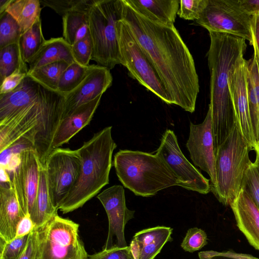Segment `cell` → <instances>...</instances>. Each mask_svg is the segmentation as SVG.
Returning a JSON list of instances; mask_svg holds the SVG:
<instances>
[{
    "instance_id": "cell-3",
    "label": "cell",
    "mask_w": 259,
    "mask_h": 259,
    "mask_svg": "<svg viewBox=\"0 0 259 259\" xmlns=\"http://www.w3.org/2000/svg\"><path fill=\"white\" fill-rule=\"evenodd\" d=\"M112 126L95 133L77 150L81 161L79 178L59 209L67 213L81 207L109 183L112 154L117 145Z\"/></svg>"
},
{
    "instance_id": "cell-18",
    "label": "cell",
    "mask_w": 259,
    "mask_h": 259,
    "mask_svg": "<svg viewBox=\"0 0 259 259\" xmlns=\"http://www.w3.org/2000/svg\"><path fill=\"white\" fill-rule=\"evenodd\" d=\"M230 206L238 228L249 244L259 250V208L242 188Z\"/></svg>"
},
{
    "instance_id": "cell-28",
    "label": "cell",
    "mask_w": 259,
    "mask_h": 259,
    "mask_svg": "<svg viewBox=\"0 0 259 259\" xmlns=\"http://www.w3.org/2000/svg\"><path fill=\"white\" fill-rule=\"evenodd\" d=\"M70 65L65 61L56 62L28 72L27 75L46 88L57 92L61 76Z\"/></svg>"
},
{
    "instance_id": "cell-4",
    "label": "cell",
    "mask_w": 259,
    "mask_h": 259,
    "mask_svg": "<svg viewBox=\"0 0 259 259\" xmlns=\"http://www.w3.org/2000/svg\"><path fill=\"white\" fill-rule=\"evenodd\" d=\"M113 164L123 186L137 196L150 197L178 186L177 178L156 154L120 150L114 156Z\"/></svg>"
},
{
    "instance_id": "cell-9",
    "label": "cell",
    "mask_w": 259,
    "mask_h": 259,
    "mask_svg": "<svg viewBox=\"0 0 259 259\" xmlns=\"http://www.w3.org/2000/svg\"><path fill=\"white\" fill-rule=\"evenodd\" d=\"M121 63L128 75L167 104H173L154 66L122 20L118 24Z\"/></svg>"
},
{
    "instance_id": "cell-43",
    "label": "cell",
    "mask_w": 259,
    "mask_h": 259,
    "mask_svg": "<svg viewBox=\"0 0 259 259\" xmlns=\"http://www.w3.org/2000/svg\"><path fill=\"white\" fill-rule=\"evenodd\" d=\"M250 30L251 42L250 45L253 46V53L259 62V13L252 15Z\"/></svg>"
},
{
    "instance_id": "cell-26",
    "label": "cell",
    "mask_w": 259,
    "mask_h": 259,
    "mask_svg": "<svg viewBox=\"0 0 259 259\" xmlns=\"http://www.w3.org/2000/svg\"><path fill=\"white\" fill-rule=\"evenodd\" d=\"M88 13L72 12L62 17L63 37L72 46L89 32Z\"/></svg>"
},
{
    "instance_id": "cell-40",
    "label": "cell",
    "mask_w": 259,
    "mask_h": 259,
    "mask_svg": "<svg viewBox=\"0 0 259 259\" xmlns=\"http://www.w3.org/2000/svg\"><path fill=\"white\" fill-rule=\"evenodd\" d=\"M172 240L171 235L167 236L141 247L133 252L135 259H154L164 245Z\"/></svg>"
},
{
    "instance_id": "cell-7",
    "label": "cell",
    "mask_w": 259,
    "mask_h": 259,
    "mask_svg": "<svg viewBox=\"0 0 259 259\" xmlns=\"http://www.w3.org/2000/svg\"><path fill=\"white\" fill-rule=\"evenodd\" d=\"M65 96L41 84L34 98L5 120L0 121V152L24 139L32 144V135L39 122L64 104Z\"/></svg>"
},
{
    "instance_id": "cell-6",
    "label": "cell",
    "mask_w": 259,
    "mask_h": 259,
    "mask_svg": "<svg viewBox=\"0 0 259 259\" xmlns=\"http://www.w3.org/2000/svg\"><path fill=\"white\" fill-rule=\"evenodd\" d=\"M123 9V0H95L88 14L92 60L109 70L121 63L118 24Z\"/></svg>"
},
{
    "instance_id": "cell-39",
    "label": "cell",
    "mask_w": 259,
    "mask_h": 259,
    "mask_svg": "<svg viewBox=\"0 0 259 259\" xmlns=\"http://www.w3.org/2000/svg\"><path fill=\"white\" fill-rule=\"evenodd\" d=\"M88 259H135L130 246L113 247L89 255Z\"/></svg>"
},
{
    "instance_id": "cell-24",
    "label": "cell",
    "mask_w": 259,
    "mask_h": 259,
    "mask_svg": "<svg viewBox=\"0 0 259 259\" xmlns=\"http://www.w3.org/2000/svg\"><path fill=\"white\" fill-rule=\"evenodd\" d=\"M247 79L250 116L257 144L259 142V62L254 53L247 61Z\"/></svg>"
},
{
    "instance_id": "cell-19",
    "label": "cell",
    "mask_w": 259,
    "mask_h": 259,
    "mask_svg": "<svg viewBox=\"0 0 259 259\" xmlns=\"http://www.w3.org/2000/svg\"><path fill=\"white\" fill-rule=\"evenodd\" d=\"M11 183L0 185V241L10 242L16 238L18 225L25 216Z\"/></svg>"
},
{
    "instance_id": "cell-41",
    "label": "cell",
    "mask_w": 259,
    "mask_h": 259,
    "mask_svg": "<svg viewBox=\"0 0 259 259\" xmlns=\"http://www.w3.org/2000/svg\"><path fill=\"white\" fill-rule=\"evenodd\" d=\"M200 259H259L251 254L237 253L232 250H207L198 253Z\"/></svg>"
},
{
    "instance_id": "cell-23",
    "label": "cell",
    "mask_w": 259,
    "mask_h": 259,
    "mask_svg": "<svg viewBox=\"0 0 259 259\" xmlns=\"http://www.w3.org/2000/svg\"><path fill=\"white\" fill-rule=\"evenodd\" d=\"M58 210L53 205L50 197L46 167L41 164L38 191L34 206L30 213L35 228H39L58 214Z\"/></svg>"
},
{
    "instance_id": "cell-35",
    "label": "cell",
    "mask_w": 259,
    "mask_h": 259,
    "mask_svg": "<svg viewBox=\"0 0 259 259\" xmlns=\"http://www.w3.org/2000/svg\"><path fill=\"white\" fill-rule=\"evenodd\" d=\"M75 62L83 66H89L93 55V46L89 32L82 39L71 46Z\"/></svg>"
},
{
    "instance_id": "cell-37",
    "label": "cell",
    "mask_w": 259,
    "mask_h": 259,
    "mask_svg": "<svg viewBox=\"0 0 259 259\" xmlns=\"http://www.w3.org/2000/svg\"><path fill=\"white\" fill-rule=\"evenodd\" d=\"M207 244V236L205 232L197 227L189 229L181 244L185 251L193 252L199 250Z\"/></svg>"
},
{
    "instance_id": "cell-31",
    "label": "cell",
    "mask_w": 259,
    "mask_h": 259,
    "mask_svg": "<svg viewBox=\"0 0 259 259\" xmlns=\"http://www.w3.org/2000/svg\"><path fill=\"white\" fill-rule=\"evenodd\" d=\"M22 31L15 19L6 11L0 14V49L19 44Z\"/></svg>"
},
{
    "instance_id": "cell-5",
    "label": "cell",
    "mask_w": 259,
    "mask_h": 259,
    "mask_svg": "<svg viewBox=\"0 0 259 259\" xmlns=\"http://www.w3.org/2000/svg\"><path fill=\"white\" fill-rule=\"evenodd\" d=\"M250 150L237 120L215 152L217 185L211 191L225 205H230L241 189L245 172L252 162L249 156Z\"/></svg>"
},
{
    "instance_id": "cell-32",
    "label": "cell",
    "mask_w": 259,
    "mask_h": 259,
    "mask_svg": "<svg viewBox=\"0 0 259 259\" xmlns=\"http://www.w3.org/2000/svg\"><path fill=\"white\" fill-rule=\"evenodd\" d=\"M41 5L48 7L63 17L72 12L88 13L95 0H39Z\"/></svg>"
},
{
    "instance_id": "cell-16",
    "label": "cell",
    "mask_w": 259,
    "mask_h": 259,
    "mask_svg": "<svg viewBox=\"0 0 259 259\" xmlns=\"http://www.w3.org/2000/svg\"><path fill=\"white\" fill-rule=\"evenodd\" d=\"M247 61L242 58L230 71L228 85L241 133L251 150L257 147L251 125L247 93Z\"/></svg>"
},
{
    "instance_id": "cell-22",
    "label": "cell",
    "mask_w": 259,
    "mask_h": 259,
    "mask_svg": "<svg viewBox=\"0 0 259 259\" xmlns=\"http://www.w3.org/2000/svg\"><path fill=\"white\" fill-rule=\"evenodd\" d=\"M59 61L69 64L75 62L71 46L63 37L51 38L46 40L38 52L28 62V72Z\"/></svg>"
},
{
    "instance_id": "cell-30",
    "label": "cell",
    "mask_w": 259,
    "mask_h": 259,
    "mask_svg": "<svg viewBox=\"0 0 259 259\" xmlns=\"http://www.w3.org/2000/svg\"><path fill=\"white\" fill-rule=\"evenodd\" d=\"M89 66H83L76 62L70 64L61 76L57 92L65 96L73 91L85 78Z\"/></svg>"
},
{
    "instance_id": "cell-1",
    "label": "cell",
    "mask_w": 259,
    "mask_h": 259,
    "mask_svg": "<svg viewBox=\"0 0 259 259\" xmlns=\"http://www.w3.org/2000/svg\"><path fill=\"white\" fill-rule=\"evenodd\" d=\"M122 20L154 66L172 103L193 113L199 92L194 59L174 25L154 22L123 0Z\"/></svg>"
},
{
    "instance_id": "cell-20",
    "label": "cell",
    "mask_w": 259,
    "mask_h": 259,
    "mask_svg": "<svg viewBox=\"0 0 259 259\" xmlns=\"http://www.w3.org/2000/svg\"><path fill=\"white\" fill-rule=\"evenodd\" d=\"M102 95L82 104L61 121L52 142V149L60 148L88 125L100 103Z\"/></svg>"
},
{
    "instance_id": "cell-14",
    "label": "cell",
    "mask_w": 259,
    "mask_h": 259,
    "mask_svg": "<svg viewBox=\"0 0 259 259\" xmlns=\"http://www.w3.org/2000/svg\"><path fill=\"white\" fill-rule=\"evenodd\" d=\"M41 163L32 148L19 153V161L12 172L11 182L25 215L31 213L36 197Z\"/></svg>"
},
{
    "instance_id": "cell-45",
    "label": "cell",
    "mask_w": 259,
    "mask_h": 259,
    "mask_svg": "<svg viewBox=\"0 0 259 259\" xmlns=\"http://www.w3.org/2000/svg\"><path fill=\"white\" fill-rule=\"evenodd\" d=\"M35 228L30 215H25L20 221L17 229L16 238L29 235Z\"/></svg>"
},
{
    "instance_id": "cell-33",
    "label": "cell",
    "mask_w": 259,
    "mask_h": 259,
    "mask_svg": "<svg viewBox=\"0 0 259 259\" xmlns=\"http://www.w3.org/2000/svg\"><path fill=\"white\" fill-rule=\"evenodd\" d=\"M172 229L165 226H157L145 229L136 233L130 243L133 252L141 247L171 235Z\"/></svg>"
},
{
    "instance_id": "cell-21",
    "label": "cell",
    "mask_w": 259,
    "mask_h": 259,
    "mask_svg": "<svg viewBox=\"0 0 259 259\" xmlns=\"http://www.w3.org/2000/svg\"><path fill=\"white\" fill-rule=\"evenodd\" d=\"M138 13L159 24L174 25L180 0H125Z\"/></svg>"
},
{
    "instance_id": "cell-10",
    "label": "cell",
    "mask_w": 259,
    "mask_h": 259,
    "mask_svg": "<svg viewBox=\"0 0 259 259\" xmlns=\"http://www.w3.org/2000/svg\"><path fill=\"white\" fill-rule=\"evenodd\" d=\"M81 161L77 150L58 148L47 158L45 167L50 197L59 209L75 185Z\"/></svg>"
},
{
    "instance_id": "cell-42",
    "label": "cell",
    "mask_w": 259,
    "mask_h": 259,
    "mask_svg": "<svg viewBox=\"0 0 259 259\" xmlns=\"http://www.w3.org/2000/svg\"><path fill=\"white\" fill-rule=\"evenodd\" d=\"M28 69H18L6 77L1 82L0 95L9 93L15 90L27 76Z\"/></svg>"
},
{
    "instance_id": "cell-48",
    "label": "cell",
    "mask_w": 259,
    "mask_h": 259,
    "mask_svg": "<svg viewBox=\"0 0 259 259\" xmlns=\"http://www.w3.org/2000/svg\"><path fill=\"white\" fill-rule=\"evenodd\" d=\"M256 156L259 158V142L257 144V147L256 149Z\"/></svg>"
},
{
    "instance_id": "cell-36",
    "label": "cell",
    "mask_w": 259,
    "mask_h": 259,
    "mask_svg": "<svg viewBox=\"0 0 259 259\" xmlns=\"http://www.w3.org/2000/svg\"><path fill=\"white\" fill-rule=\"evenodd\" d=\"M208 0H181L177 15L187 20H198L207 4Z\"/></svg>"
},
{
    "instance_id": "cell-17",
    "label": "cell",
    "mask_w": 259,
    "mask_h": 259,
    "mask_svg": "<svg viewBox=\"0 0 259 259\" xmlns=\"http://www.w3.org/2000/svg\"><path fill=\"white\" fill-rule=\"evenodd\" d=\"M112 81L110 70L98 65H90L83 81L65 96L62 119L80 106L103 95L111 86Z\"/></svg>"
},
{
    "instance_id": "cell-34",
    "label": "cell",
    "mask_w": 259,
    "mask_h": 259,
    "mask_svg": "<svg viewBox=\"0 0 259 259\" xmlns=\"http://www.w3.org/2000/svg\"><path fill=\"white\" fill-rule=\"evenodd\" d=\"M241 188L248 193L259 208V158L257 156L245 172Z\"/></svg>"
},
{
    "instance_id": "cell-2",
    "label": "cell",
    "mask_w": 259,
    "mask_h": 259,
    "mask_svg": "<svg viewBox=\"0 0 259 259\" xmlns=\"http://www.w3.org/2000/svg\"><path fill=\"white\" fill-rule=\"evenodd\" d=\"M210 104L214 152L232 132L237 118L228 85L229 74L243 57L245 39L230 34L208 31Z\"/></svg>"
},
{
    "instance_id": "cell-46",
    "label": "cell",
    "mask_w": 259,
    "mask_h": 259,
    "mask_svg": "<svg viewBox=\"0 0 259 259\" xmlns=\"http://www.w3.org/2000/svg\"><path fill=\"white\" fill-rule=\"evenodd\" d=\"M237 2L246 13L251 15L259 13V0H237Z\"/></svg>"
},
{
    "instance_id": "cell-27",
    "label": "cell",
    "mask_w": 259,
    "mask_h": 259,
    "mask_svg": "<svg viewBox=\"0 0 259 259\" xmlns=\"http://www.w3.org/2000/svg\"><path fill=\"white\" fill-rule=\"evenodd\" d=\"M45 41L39 18L29 30L20 36L19 46L23 61L27 63L38 52Z\"/></svg>"
},
{
    "instance_id": "cell-12",
    "label": "cell",
    "mask_w": 259,
    "mask_h": 259,
    "mask_svg": "<svg viewBox=\"0 0 259 259\" xmlns=\"http://www.w3.org/2000/svg\"><path fill=\"white\" fill-rule=\"evenodd\" d=\"M156 154L177 178L179 186L202 194H206L211 191L209 180L186 158L173 131L167 129L165 131Z\"/></svg>"
},
{
    "instance_id": "cell-13",
    "label": "cell",
    "mask_w": 259,
    "mask_h": 259,
    "mask_svg": "<svg viewBox=\"0 0 259 259\" xmlns=\"http://www.w3.org/2000/svg\"><path fill=\"white\" fill-rule=\"evenodd\" d=\"M107 213L109 227L108 236L103 249L113 247H124L125 225L134 217L135 210L126 205L124 190L121 185H113L97 196Z\"/></svg>"
},
{
    "instance_id": "cell-38",
    "label": "cell",
    "mask_w": 259,
    "mask_h": 259,
    "mask_svg": "<svg viewBox=\"0 0 259 259\" xmlns=\"http://www.w3.org/2000/svg\"><path fill=\"white\" fill-rule=\"evenodd\" d=\"M29 235L8 242L0 241V259H18L25 249Z\"/></svg>"
},
{
    "instance_id": "cell-47",
    "label": "cell",
    "mask_w": 259,
    "mask_h": 259,
    "mask_svg": "<svg viewBox=\"0 0 259 259\" xmlns=\"http://www.w3.org/2000/svg\"><path fill=\"white\" fill-rule=\"evenodd\" d=\"M10 0H0V14L6 11Z\"/></svg>"
},
{
    "instance_id": "cell-44",
    "label": "cell",
    "mask_w": 259,
    "mask_h": 259,
    "mask_svg": "<svg viewBox=\"0 0 259 259\" xmlns=\"http://www.w3.org/2000/svg\"><path fill=\"white\" fill-rule=\"evenodd\" d=\"M36 229L35 228L29 234L25 249L18 259H35L36 250Z\"/></svg>"
},
{
    "instance_id": "cell-8",
    "label": "cell",
    "mask_w": 259,
    "mask_h": 259,
    "mask_svg": "<svg viewBox=\"0 0 259 259\" xmlns=\"http://www.w3.org/2000/svg\"><path fill=\"white\" fill-rule=\"evenodd\" d=\"M36 229L35 259H88L77 223L57 214Z\"/></svg>"
},
{
    "instance_id": "cell-11",
    "label": "cell",
    "mask_w": 259,
    "mask_h": 259,
    "mask_svg": "<svg viewBox=\"0 0 259 259\" xmlns=\"http://www.w3.org/2000/svg\"><path fill=\"white\" fill-rule=\"evenodd\" d=\"M252 18L240 8L237 0H208L195 22L208 31L230 34L247 40L250 44Z\"/></svg>"
},
{
    "instance_id": "cell-29",
    "label": "cell",
    "mask_w": 259,
    "mask_h": 259,
    "mask_svg": "<svg viewBox=\"0 0 259 259\" xmlns=\"http://www.w3.org/2000/svg\"><path fill=\"white\" fill-rule=\"evenodd\" d=\"M18 69H28L22 60L19 44L0 49V82Z\"/></svg>"
},
{
    "instance_id": "cell-15",
    "label": "cell",
    "mask_w": 259,
    "mask_h": 259,
    "mask_svg": "<svg viewBox=\"0 0 259 259\" xmlns=\"http://www.w3.org/2000/svg\"><path fill=\"white\" fill-rule=\"evenodd\" d=\"M190 158L195 165L206 172L210 177L211 190L217 185L215 152L210 106L203 121L190 124V133L186 143Z\"/></svg>"
},
{
    "instance_id": "cell-25",
    "label": "cell",
    "mask_w": 259,
    "mask_h": 259,
    "mask_svg": "<svg viewBox=\"0 0 259 259\" xmlns=\"http://www.w3.org/2000/svg\"><path fill=\"white\" fill-rule=\"evenodd\" d=\"M41 10L39 0H10L6 11L15 19L23 34L40 18Z\"/></svg>"
}]
</instances>
